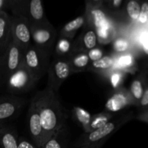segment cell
Instances as JSON below:
<instances>
[{
	"label": "cell",
	"instance_id": "23",
	"mask_svg": "<svg viewBox=\"0 0 148 148\" xmlns=\"http://www.w3.org/2000/svg\"><path fill=\"white\" fill-rule=\"evenodd\" d=\"M135 65V59L133 55L130 53H122L116 59H115V65L119 70L123 71H130L132 69Z\"/></svg>",
	"mask_w": 148,
	"mask_h": 148
},
{
	"label": "cell",
	"instance_id": "13",
	"mask_svg": "<svg viewBox=\"0 0 148 148\" xmlns=\"http://www.w3.org/2000/svg\"><path fill=\"white\" fill-rule=\"evenodd\" d=\"M12 38L10 15L6 11L0 12V55L4 53Z\"/></svg>",
	"mask_w": 148,
	"mask_h": 148
},
{
	"label": "cell",
	"instance_id": "1",
	"mask_svg": "<svg viewBox=\"0 0 148 148\" xmlns=\"http://www.w3.org/2000/svg\"><path fill=\"white\" fill-rule=\"evenodd\" d=\"M41 121L48 140L66 124L68 114L57 93L46 88L38 91L31 99Z\"/></svg>",
	"mask_w": 148,
	"mask_h": 148
},
{
	"label": "cell",
	"instance_id": "20",
	"mask_svg": "<svg viewBox=\"0 0 148 148\" xmlns=\"http://www.w3.org/2000/svg\"><path fill=\"white\" fill-rule=\"evenodd\" d=\"M146 85V79L144 75H140L132 81L130 86V92L132 98L134 105H138L143 97Z\"/></svg>",
	"mask_w": 148,
	"mask_h": 148
},
{
	"label": "cell",
	"instance_id": "19",
	"mask_svg": "<svg viewBox=\"0 0 148 148\" xmlns=\"http://www.w3.org/2000/svg\"><path fill=\"white\" fill-rule=\"evenodd\" d=\"M86 23L85 15L78 16L72 21L66 23L60 31V37L73 40L77 31L82 27Z\"/></svg>",
	"mask_w": 148,
	"mask_h": 148
},
{
	"label": "cell",
	"instance_id": "14",
	"mask_svg": "<svg viewBox=\"0 0 148 148\" xmlns=\"http://www.w3.org/2000/svg\"><path fill=\"white\" fill-rule=\"evenodd\" d=\"M27 18L30 26L39 25L48 22L45 14L42 1L40 0H30L27 7Z\"/></svg>",
	"mask_w": 148,
	"mask_h": 148
},
{
	"label": "cell",
	"instance_id": "28",
	"mask_svg": "<svg viewBox=\"0 0 148 148\" xmlns=\"http://www.w3.org/2000/svg\"><path fill=\"white\" fill-rule=\"evenodd\" d=\"M124 72L117 69L111 74L109 77V82L111 87L114 90L121 88V85L124 80Z\"/></svg>",
	"mask_w": 148,
	"mask_h": 148
},
{
	"label": "cell",
	"instance_id": "25",
	"mask_svg": "<svg viewBox=\"0 0 148 148\" xmlns=\"http://www.w3.org/2000/svg\"><path fill=\"white\" fill-rule=\"evenodd\" d=\"M115 65V59L111 56H103L99 60L91 62L90 69L96 71H106L112 69Z\"/></svg>",
	"mask_w": 148,
	"mask_h": 148
},
{
	"label": "cell",
	"instance_id": "15",
	"mask_svg": "<svg viewBox=\"0 0 148 148\" xmlns=\"http://www.w3.org/2000/svg\"><path fill=\"white\" fill-rule=\"evenodd\" d=\"M19 135L15 127L0 124V145L1 148H17Z\"/></svg>",
	"mask_w": 148,
	"mask_h": 148
},
{
	"label": "cell",
	"instance_id": "34",
	"mask_svg": "<svg viewBox=\"0 0 148 148\" xmlns=\"http://www.w3.org/2000/svg\"><path fill=\"white\" fill-rule=\"evenodd\" d=\"M137 119L143 122L148 123V108L144 111H142L137 116Z\"/></svg>",
	"mask_w": 148,
	"mask_h": 148
},
{
	"label": "cell",
	"instance_id": "5",
	"mask_svg": "<svg viewBox=\"0 0 148 148\" xmlns=\"http://www.w3.org/2000/svg\"><path fill=\"white\" fill-rule=\"evenodd\" d=\"M32 43L36 48L51 56L57 40V31L49 21L30 26Z\"/></svg>",
	"mask_w": 148,
	"mask_h": 148
},
{
	"label": "cell",
	"instance_id": "16",
	"mask_svg": "<svg viewBox=\"0 0 148 148\" xmlns=\"http://www.w3.org/2000/svg\"><path fill=\"white\" fill-rule=\"evenodd\" d=\"M69 140V130L66 124L52 135L41 148H66Z\"/></svg>",
	"mask_w": 148,
	"mask_h": 148
},
{
	"label": "cell",
	"instance_id": "27",
	"mask_svg": "<svg viewBox=\"0 0 148 148\" xmlns=\"http://www.w3.org/2000/svg\"><path fill=\"white\" fill-rule=\"evenodd\" d=\"M113 49L114 51L119 53H125L130 47V43L128 39L120 37L114 40L112 43Z\"/></svg>",
	"mask_w": 148,
	"mask_h": 148
},
{
	"label": "cell",
	"instance_id": "24",
	"mask_svg": "<svg viewBox=\"0 0 148 148\" xmlns=\"http://www.w3.org/2000/svg\"><path fill=\"white\" fill-rule=\"evenodd\" d=\"M95 33L97 35L98 42L101 44H106L113 40L114 38V29L112 23L103 27L96 29Z\"/></svg>",
	"mask_w": 148,
	"mask_h": 148
},
{
	"label": "cell",
	"instance_id": "37",
	"mask_svg": "<svg viewBox=\"0 0 148 148\" xmlns=\"http://www.w3.org/2000/svg\"><path fill=\"white\" fill-rule=\"evenodd\" d=\"M3 88V85H2V82H1V76H0V89Z\"/></svg>",
	"mask_w": 148,
	"mask_h": 148
},
{
	"label": "cell",
	"instance_id": "29",
	"mask_svg": "<svg viewBox=\"0 0 148 148\" xmlns=\"http://www.w3.org/2000/svg\"><path fill=\"white\" fill-rule=\"evenodd\" d=\"M87 53H88V56L89 57L90 62H96V61L99 60L100 59H101L104 56L103 51L101 49L97 47L88 51Z\"/></svg>",
	"mask_w": 148,
	"mask_h": 148
},
{
	"label": "cell",
	"instance_id": "33",
	"mask_svg": "<svg viewBox=\"0 0 148 148\" xmlns=\"http://www.w3.org/2000/svg\"><path fill=\"white\" fill-rule=\"evenodd\" d=\"M123 3H124L123 0H112L108 1V7H109L111 10H119L122 6Z\"/></svg>",
	"mask_w": 148,
	"mask_h": 148
},
{
	"label": "cell",
	"instance_id": "9",
	"mask_svg": "<svg viewBox=\"0 0 148 148\" xmlns=\"http://www.w3.org/2000/svg\"><path fill=\"white\" fill-rule=\"evenodd\" d=\"M26 103L27 101L20 96L0 95V124H7L17 118Z\"/></svg>",
	"mask_w": 148,
	"mask_h": 148
},
{
	"label": "cell",
	"instance_id": "22",
	"mask_svg": "<svg viewBox=\"0 0 148 148\" xmlns=\"http://www.w3.org/2000/svg\"><path fill=\"white\" fill-rule=\"evenodd\" d=\"M72 111V116L75 121L82 126L85 133L88 132L92 115L88 111L79 106L73 107Z\"/></svg>",
	"mask_w": 148,
	"mask_h": 148
},
{
	"label": "cell",
	"instance_id": "21",
	"mask_svg": "<svg viewBox=\"0 0 148 148\" xmlns=\"http://www.w3.org/2000/svg\"><path fill=\"white\" fill-rule=\"evenodd\" d=\"M113 117H114V114L105 111L95 114V115H92L89 127H88V131L87 133L90 132L102 127L103 126L107 124L110 120L112 119Z\"/></svg>",
	"mask_w": 148,
	"mask_h": 148
},
{
	"label": "cell",
	"instance_id": "18",
	"mask_svg": "<svg viewBox=\"0 0 148 148\" xmlns=\"http://www.w3.org/2000/svg\"><path fill=\"white\" fill-rule=\"evenodd\" d=\"M74 50L75 45L73 40L66 38L59 37L56 40L53 53H55L57 57L69 59L74 53Z\"/></svg>",
	"mask_w": 148,
	"mask_h": 148
},
{
	"label": "cell",
	"instance_id": "35",
	"mask_svg": "<svg viewBox=\"0 0 148 148\" xmlns=\"http://www.w3.org/2000/svg\"><path fill=\"white\" fill-rule=\"evenodd\" d=\"M11 0H0V12L5 11L6 9L10 8Z\"/></svg>",
	"mask_w": 148,
	"mask_h": 148
},
{
	"label": "cell",
	"instance_id": "2",
	"mask_svg": "<svg viewBox=\"0 0 148 148\" xmlns=\"http://www.w3.org/2000/svg\"><path fill=\"white\" fill-rule=\"evenodd\" d=\"M134 114L132 112H129L116 117L110 120L107 124L101 128L88 133H84L75 143V147L77 148L88 147L101 143H106L107 140L115 133L119 129L124 126L126 123L132 119Z\"/></svg>",
	"mask_w": 148,
	"mask_h": 148
},
{
	"label": "cell",
	"instance_id": "36",
	"mask_svg": "<svg viewBox=\"0 0 148 148\" xmlns=\"http://www.w3.org/2000/svg\"><path fill=\"white\" fill-rule=\"evenodd\" d=\"M144 48H145V50L146 53H148V38H147V41H146L145 44Z\"/></svg>",
	"mask_w": 148,
	"mask_h": 148
},
{
	"label": "cell",
	"instance_id": "17",
	"mask_svg": "<svg viewBox=\"0 0 148 148\" xmlns=\"http://www.w3.org/2000/svg\"><path fill=\"white\" fill-rule=\"evenodd\" d=\"M69 60L72 73L88 70L91 63L87 52H74L69 58Z\"/></svg>",
	"mask_w": 148,
	"mask_h": 148
},
{
	"label": "cell",
	"instance_id": "8",
	"mask_svg": "<svg viewBox=\"0 0 148 148\" xmlns=\"http://www.w3.org/2000/svg\"><path fill=\"white\" fill-rule=\"evenodd\" d=\"M10 17L12 40L25 51L33 44L29 20L25 16L19 14H12Z\"/></svg>",
	"mask_w": 148,
	"mask_h": 148
},
{
	"label": "cell",
	"instance_id": "32",
	"mask_svg": "<svg viewBox=\"0 0 148 148\" xmlns=\"http://www.w3.org/2000/svg\"><path fill=\"white\" fill-rule=\"evenodd\" d=\"M17 148H38L29 140H26L24 137H19L17 141Z\"/></svg>",
	"mask_w": 148,
	"mask_h": 148
},
{
	"label": "cell",
	"instance_id": "7",
	"mask_svg": "<svg viewBox=\"0 0 148 148\" xmlns=\"http://www.w3.org/2000/svg\"><path fill=\"white\" fill-rule=\"evenodd\" d=\"M72 74L69 59L55 56L47 72V88L57 93L65 80Z\"/></svg>",
	"mask_w": 148,
	"mask_h": 148
},
{
	"label": "cell",
	"instance_id": "38",
	"mask_svg": "<svg viewBox=\"0 0 148 148\" xmlns=\"http://www.w3.org/2000/svg\"><path fill=\"white\" fill-rule=\"evenodd\" d=\"M147 23H148V22H147Z\"/></svg>",
	"mask_w": 148,
	"mask_h": 148
},
{
	"label": "cell",
	"instance_id": "6",
	"mask_svg": "<svg viewBox=\"0 0 148 148\" xmlns=\"http://www.w3.org/2000/svg\"><path fill=\"white\" fill-rule=\"evenodd\" d=\"M37 83L36 79L23 64L10 75L4 87L10 95L18 96L33 90Z\"/></svg>",
	"mask_w": 148,
	"mask_h": 148
},
{
	"label": "cell",
	"instance_id": "26",
	"mask_svg": "<svg viewBox=\"0 0 148 148\" xmlns=\"http://www.w3.org/2000/svg\"><path fill=\"white\" fill-rule=\"evenodd\" d=\"M141 5L138 1L135 0H131L128 1L126 6L127 13L130 18L132 20H138L140 13Z\"/></svg>",
	"mask_w": 148,
	"mask_h": 148
},
{
	"label": "cell",
	"instance_id": "10",
	"mask_svg": "<svg viewBox=\"0 0 148 148\" xmlns=\"http://www.w3.org/2000/svg\"><path fill=\"white\" fill-rule=\"evenodd\" d=\"M27 125L29 134L33 143L38 148H41L48 140V138L42 127L40 116L31 101L29 105L27 113Z\"/></svg>",
	"mask_w": 148,
	"mask_h": 148
},
{
	"label": "cell",
	"instance_id": "31",
	"mask_svg": "<svg viewBox=\"0 0 148 148\" xmlns=\"http://www.w3.org/2000/svg\"><path fill=\"white\" fill-rule=\"evenodd\" d=\"M137 106L140 107L141 111L148 108V83H146L143 97L139 102Z\"/></svg>",
	"mask_w": 148,
	"mask_h": 148
},
{
	"label": "cell",
	"instance_id": "12",
	"mask_svg": "<svg viewBox=\"0 0 148 148\" xmlns=\"http://www.w3.org/2000/svg\"><path fill=\"white\" fill-rule=\"evenodd\" d=\"M98 38L95 30L90 26L85 29L77 40L74 41V52H88L96 47Z\"/></svg>",
	"mask_w": 148,
	"mask_h": 148
},
{
	"label": "cell",
	"instance_id": "11",
	"mask_svg": "<svg viewBox=\"0 0 148 148\" xmlns=\"http://www.w3.org/2000/svg\"><path fill=\"white\" fill-rule=\"evenodd\" d=\"M133 104L134 102L130 90L121 87L114 90V93L107 100L105 104V111L114 114Z\"/></svg>",
	"mask_w": 148,
	"mask_h": 148
},
{
	"label": "cell",
	"instance_id": "30",
	"mask_svg": "<svg viewBox=\"0 0 148 148\" xmlns=\"http://www.w3.org/2000/svg\"><path fill=\"white\" fill-rule=\"evenodd\" d=\"M138 21L141 24H146L148 22V2H143L141 5Z\"/></svg>",
	"mask_w": 148,
	"mask_h": 148
},
{
	"label": "cell",
	"instance_id": "3",
	"mask_svg": "<svg viewBox=\"0 0 148 148\" xmlns=\"http://www.w3.org/2000/svg\"><path fill=\"white\" fill-rule=\"evenodd\" d=\"M24 64V51L12 38L4 53L0 55V76L3 87L10 75Z\"/></svg>",
	"mask_w": 148,
	"mask_h": 148
},
{
	"label": "cell",
	"instance_id": "4",
	"mask_svg": "<svg viewBox=\"0 0 148 148\" xmlns=\"http://www.w3.org/2000/svg\"><path fill=\"white\" fill-rule=\"evenodd\" d=\"M51 58L33 44L24 51V66L38 82L47 74Z\"/></svg>",
	"mask_w": 148,
	"mask_h": 148
}]
</instances>
